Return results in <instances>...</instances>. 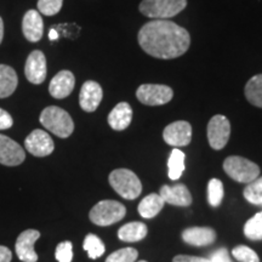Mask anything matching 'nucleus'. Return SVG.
Wrapping results in <instances>:
<instances>
[{"label": "nucleus", "instance_id": "nucleus-1", "mask_svg": "<svg viewBox=\"0 0 262 262\" xmlns=\"http://www.w3.org/2000/svg\"><path fill=\"white\" fill-rule=\"evenodd\" d=\"M137 41L146 54L162 60L182 56L191 45L187 29L166 19H153L143 25Z\"/></svg>", "mask_w": 262, "mask_h": 262}, {"label": "nucleus", "instance_id": "nucleus-2", "mask_svg": "<svg viewBox=\"0 0 262 262\" xmlns=\"http://www.w3.org/2000/svg\"><path fill=\"white\" fill-rule=\"evenodd\" d=\"M40 123L45 129L61 139H67L74 131V123L70 114L57 106H49L40 114Z\"/></svg>", "mask_w": 262, "mask_h": 262}, {"label": "nucleus", "instance_id": "nucleus-3", "mask_svg": "<svg viewBox=\"0 0 262 262\" xmlns=\"http://www.w3.org/2000/svg\"><path fill=\"white\" fill-rule=\"evenodd\" d=\"M110 183L118 194L129 201L136 199L142 192L140 179L129 169H117L111 172Z\"/></svg>", "mask_w": 262, "mask_h": 262}, {"label": "nucleus", "instance_id": "nucleus-4", "mask_svg": "<svg viewBox=\"0 0 262 262\" xmlns=\"http://www.w3.org/2000/svg\"><path fill=\"white\" fill-rule=\"evenodd\" d=\"M224 170L234 181L241 183H250L260 175V168L257 164L243 157L232 156L224 162Z\"/></svg>", "mask_w": 262, "mask_h": 262}, {"label": "nucleus", "instance_id": "nucleus-5", "mask_svg": "<svg viewBox=\"0 0 262 262\" xmlns=\"http://www.w3.org/2000/svg\"><path fill=\"white\" fill-rule=\"evenodd\" d=\"M187 6V0H142L141 14L150 18H170Z\"/></svg>", "mask_w": 262, "mask_h": 262}, {"label": "nucleus", "instance_id": "nucleus-6", "mask_svg": "<svg viewBox=\"0 0 262 262\" xmlns=\"http://www.w3.org/2000/svg\"><path fill=\"white\" fill-rule=\"evenodd\" d=\"M126 209L116 201H102L91 209L89 217L93 224L97 226H110L123 220Z\"/></svg>", "mask_w": 262, "mask_h": 262}, {"label": "nucleus", "instance_id": "nucleus-7", "mask_svg": "<svg viewBox=\"0 0 262 262\" xmlns=\"http://www.w3.org/2000/svg\"><path fill=\"white\" fill-rule=\"evenodd\" d=\"M136 97L146 106H162L172 100L173 91L168 85L142 84L136 91Z\"/></svg>", "mask_w": 262, "mask_h": 262}, {"label": "nucleus", "instance_id": "nucleus-8", "mask_svg": "<svg viewBox=\"0 0 262 262\" xmlns=\"http://www.w3.org/2000/svg\"><path fill=\"white\" fill-rule=\"evenodd\" d=\"M231 135V124L225 116L216 114L208 124V140L211 148L222 149L227 145Z\"/></svg>", "mask_w": 262, "mask_h": 262}, {"label": "nucleus", "instance_id": "nucleus-9", "mask_svg": "<svg viewBox=\"0 0 262 262\" xmlns=\"http://www.w3.org/2000/svg\"><path fill=\"white\" fill-rule=\"evenodd\" d=\"M26 149L34 157L50 156L55 149L54 141L44 130H33L25 141Z\"/></svg>", "mask_w": 262, "mask_h": 262}, {"label": "nucleus", "instance_id": "nucleus-10", "mask_svg": "<svg viewBox=\"0 0 262 262\" xmlns=\"http://www.w3.org/2000/svg\"><path fill=\"white\" fill-rule=\"evenodd\" d=\"M163 139L170 146L183 147L187 146L192 141V126L185 120H179L169 124L164 129Z\"/></svg>", "mask_w": 262, "mask_h": 262}, {"label": "nucleus", "instance_id": "nucleus-11", "mask_svg": "<svg viewBox=\"0 0 262 262\" xmlns=\"http://www.w3.org/2000/svg\"><path fill=\"white\" fill-rule=\"evenodd\" d=\"M47 58L40 50H34L29 54L26 61L25 74L29 83L39 85L47 78Z\"/></svg>", "mask_w": 262, "mask_h": 262}, {"label": "nucleus", "instance_id": "nucleus-12", "mask_svg": "<svg viewBox=\"0 0 262 262\" xmlns=\"http://www.w3.org/2000/svg\"><path fill=\"white\" fill-rule=\"evenodd\" d=\"M40 237V233L35 229H27L18 235L16 241V254L22 262H37L38 255L34 250V243Z\"/></svg>", "mask_w": 262, "mask_h": 262}, {"label": "nucleus", "instance_id": "nucleus-13", "mask_svg": "<svg viewBox=\"0 0 262 262\" xmlns=\"http://www.w3.org/2000/svg\"><path fill=\"white\" fill-rule=\"evenodd\" d=\"M26 153L16 141L5 135H0V164L16 166L25 162Z\"/></svg>", "mask_w": 262, "mask_h": 262}, {"label": "nucleus", "instance_id": "nucleus-14", "mask_svg": "<svg viewBox=\"0 0 262 262\" xmlns=\"http://www.w3.org/2000/svg\"><path fill=\"white\" fill-rule=\"evenodd\" d=\"M103 97V91L101 85L94 80L85 81L79 94V104L85 112H95L100 106Z\"/></svg>", "mask_w": 262, "mask_h": 262}, {"label": "nucleus", "instance_id": "nucleus-15", "mask_svg": "<svg viewBox=\"0 0 262 262\" xmlns=\"http://www.w3.org/2000/svg\"><path fill=\"white\" fill-rule=\"evenodd\" d=\"M75 78L71 71H61L52 78L49 85V93L52 97L64 98L70 96L74 89Z\"/></svg>", "mask_w": 262, "mask_h": 262}, {"label": "nucleus", "instance_id": "nucleus-16", "mask_svg": "<svg viewBox=\"0 0 262 262\" xmlns=\"http://www.w3.org/2000/svg\"><path fill=\"white\" fill-rule=\"evenodd\" d=\"M22 32L28 41L37 42L40 40L44 32V22L37 10H29L26 12L22 21Z\"/></svg>", "mask_w": 262, "mask_h": 262}, {"label": "nucleus", "instance_id": "nucleus-17", "mask_svg": "<svg viewBox=\"0 0 262 262\" xmlns=\"http://www.w3.org/2000/svg\"><path fill=\"white\" fill-rule=\"evenodd\" d=\"M160 196L168 204L178 206H187L192 203V195L185 185L180 183L175 186H163L160 189Z\"/></svg>", "mask_w": 262, "mask_h": 262}, {"label": "nucleus", "instance_id": "nucleus-18", "mask_svg": "<svg viewBox=\"0 0 262 262\" xmlns=\"http://www.w3.org/2000/svg\"><path fill=\"white\" fill-rule=\"evenodd\" d=\"M182 239L194 247H205L214 243L216 232L209 227H191L182 232Z\"/></svg>", "mask_w": 262, "mask_h": 262}, {"label": "nucleus", "instance_id": "nucleus-19", "mask_svg": "<svg viewBox=\"0 0 262 262\" xmlns=\"http://www.w3.org/2000/svg\"><path fill=\"white\" fill-rule=\"evenodd\" d=\"M133 120V108L127 102H120L108 116V124L113 130L122 131L130 125Z\"/></svg>", "mask_w": 262, "mask_h": 262}, {"label": "nucleus", "instance_id": "nucleus-20", "mask_svg": "<svg viewBox=\"0 0 262 262\" xmlns=\"http://www.w3.org/2000/svg\"><path fill=\"white\" fill-rule=\"evenodd\" d=\"M17 84V74L14 68L6 64H0V98L9 97L14 94Z\"/></svg>", "mask_w": 262, "mask_h": 262}, {"label": "nucleus", "instance_id": "nucleus-21", "mask_svg": "<svg viewBox=\"0 0 262 262\" xmlns=\"http://www.w3.org/2000/svg\"><path fill=\"white\" fill-rule=\"evenodd\" d=\"M148 233L147 226L142 222H130V224L124 225L123 227L118 231V238L123 242H140L146 237Z\"/></svg>", "mask_w": 262, "mask_h": 262}, {"label": "nucleus", "instance_id": "nucleus-22", "mask_svg": "<svg viewBox=\"0 0 262 262\" xmlns=\"http://www.w3.org/2000/svg\"><path fill=\"white\" fill-rule=\"evenodd\" d=\"M164 204H165V202L163 201L160 194L152 193L141 201L139 204V214L143 219H152L159 214Z\"/></svg>", "mask_w": 262, "mask_h": 262}, {"label": "nucleus", "instance_id": "nucleus-23", "mask_svg": "<svg viewBox=\"0 0 262 262\" xmlns=\"http://www.w3.org/2000/svg\"><path fill=\"white\" fill-rule=\"evenodd\" d=\"M244 94L253 106L262 108V74L251 77L245 85Z\"/></svg>", "mask_w": 262, "mask_h": 262}, {"label": "nucleus", "instance_id": "nucleus-24", "mask_svg": "<svg viewBox=\"0 0 262 262\" xmlns=\"http://www.w3.org/2000/svg\"><path fill=\"white\" fill-rule=\"evenodd\" d=\"M169 178L172 181L179 180L185 171V153L179 148H173L168 160Z\"/></svg>", "mask_w": 262, "mask_h": 262}, {"label": "nucleus", "instance_id": "nucleus-25", "mask_svg": "<svg viewBox=\"0 0 262 262\" xmlns=\"http://www.w3.org/2000/svg\"><path fill=\"white\" fill-rule=\"evenodd\" d=\"M83 248L88 253V255H89V257L93 258V260H96V258L102 256L104 254V250H106L102 241L95 234H88L85 237Z\"/></svg>", "mask_w": 262, "mask_h": 262}, {"label": "nucleus", "instance_id": "nucleus-26", "mask_svg": "<svg viewBox=\"0 0 262 262\" xmlns=\"http://www.w3.org/2000/svg\"><path fill=\"white\" fill-rule=\"evenodd\" d=\"M244 233L251 241H262V211L257 212L245 224Z\"/></svg>", "mask_w": 262, "mask_h": 262}, {"label": "nucleus", "instance_id": "nucleus-27", "mask_svg": "<svg viewBox=\"0 0 262 262\" xmlns=\"http://www.w3.org/2000/svg\"><path fill=\"white\" fill-rule=\"evenodd\" d=\"M244 198L255 205H262V178L250 182L244 189Z\"/></svg>", "mask_w": 262, "mask_h": 262}, {"label": "nucleus", "instance_id": "nucleus-28", "mask_svg": "<svg viewBox=\"0 0 262 262\" xmlns=\"http://www.w3.org/2000/svg\"><path fill=\"white\" fill-rule=\"evenodd\" d=\"M224 199V185L220 180L212 179L208 185V201L211 206H219Z\"/></svg>", "mask_w": 262, "mask_h": 262}, {"label": "nucleus", "instance_id": "nucleus-29", "mask_svg": "<svg viewBox=\"0 0 262 262\" xmlns=\"http://www.w3.org/2000/svg\"><path fill=\"white\" fill-rule=\"evenodd\" d=\"M139 253L134 248H124L114 251L107 257L106 262H135Z\"/></svg>", "mask_w": 262, "mask_h": 262}, {"label": "nucleus", "instance_id": "nucleus-30", "mask_svg": "<svg viewBox=\"0 0 262 262\" xmlns=\"http://www.w3.org/2000/svg\"><path fill=\"white\" fill-rule=\"evenodd\" d=\"M232 255L235 257V260L239 262H260L257 254L255 253L253 249L245 245H238L233 249Z\"/></svg>", "mask_w": 262, "mask_h": 262}, {"label": "nucleus", "instance_id": "nucleus-31", "mask_svg": "<svg viewBox=\"0 0 262 262\" xmlns=\"http://www.w3.org/2000/svg\"><path fill=\"white\" fill-rule=\"evenodd\" d=\"M63 0H38L39 12L45 16H54L60 12Z\"/></svg>", "mask_w": 262, "mask_h": 262}, {"label": "nucleus", "instance_id": "nucleus-32", "mask_svg": "<svg viewBox=\"0 0 262 262\" xmlns=\"http://www.w3.org/2000/svg\"><path fill=\"white\" fill-rule=\"evenodd\" d=\"M55 256H56V260L58 262H72V258H73V244L71 242H62L57 245Z\"/></svg>", "mask_w": 262, "mask_h": 262}, {"label": "nucleus", "instance_id": "nucleus-33", "mask_svg": "<svg viewBox=\"0 0 262 262\" xmlns=\"http://www.w3.org/2000/svg\"><path fill=\"white\" fill-rule=\"evenodd\" d=\"M210 262H232L231 258H229V255H228V251L227 249H219V250H216L214 254L211 255Z\"/></svg>", "mask_w": 262, "mask_h": 262}, {"label": "nucleus", "instance_id": "nucleus-34", "mask_svg": "<svg viewBox=\"0 0 262 262\" xmlns=\"http://www.w3.org/2000/svg\"><path fill=\"white\" fill-rule=\"evenodd\" d=\"M12 124H14V120H12L11 116L3 108H0V130L10 129Z\"/></svg>", "mask_w": 262, "mask_h": 262}, {"label": "nucleus", "instance_id": "nucleus-35", "mask_svg": "<svg viewBox=\"0 0 262 262\" xmlns=\"http://www.w3.org/2000/svg\"><path fill=\"white\" fill-rule=\"evenodd\" d=\"M172 262H210V261L204 257L189 256V255H178V256L173 257Z\"/></svg>", "mask_w": 262, "mask_h": 262}, {"label": "nucleus", "instance_id": "nucleus-36", "mask_svg": "<svg viewBox=\"0 0 262 262\" xmlns=\"http://www.w3.org/2000/svg\"><path fill=\"white\" fill-rule=\"evenodd\" d=\"M12 254L9 248L0 245V262H11Z\"/></svg>", "mask_w": 262, "mask_h": 262}, {"label": "nucleus", "instance_id": "nucleus-37", "mask_svg": "<svg viewBox=\"0 0 262 262\" xmlns=\"http://www.w3.org/2000/svg\"><path fill=\"white\" fill-rule=\"evenodd\" d=\"M3 37H4V24H3V18L0 17V44L3 41Z\"/></svg>", "mask_w": 262, "mask_h": 262}, {"label": "nucleus", "instance_id": "nucleus-38", "mask_svg": "<svg viewBox=\"0 0 262 262\" xmlns=\"http://www.w3.org/2000/svg\"><path fill=\"white\" fill-rule=\"evenodd\" d=\"M49 38H50V40H56V39L58 38L57 32L55 31V29H51L50 33H49Z\"/></svg>", "mask_w": 262, "mask_h": 262}, {"label": "nucleus", "instance_id": "nucleus-39", "mask_svg": "<svg viewBox=\"0 0 262 262\" xmlns=\"http://www.w3.org/2000/svg\"><path fill=\"white\" fill-rule=\"evenodd\" d=\"M139 262H147V261H145V260H142V261H139Z\"/></svg>", "mask_w": 262, "mask_h": 262}]
</instances>
